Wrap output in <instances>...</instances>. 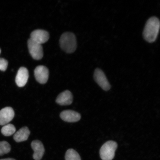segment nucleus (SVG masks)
Listing matches in <instances>:
<instances>
[{
	"label": "nucleus",
	"mask_w": 160,
	"mask_h": 160,
	"mask_svg": "<svg viewBox=\"0 0 160 160\" xmlns=\"http://www.w3.org/2000/svg\"><path fill=\"white\" fill-rule=\"evenodd\" d=\"M160 21L156 17L148 20L143 32V37L146 41L153 43L157 39L160 29Z\"/></svg>",
	"instance_id": "f257e3e1"
},
{
	"label": "nucleus",
	"mask_w": 160,
	"mask_h": 160,
	"mask_svg": "<svg viewBox=\"0 0 160 160\" xmlns=\"http://www.w3.org/2000/svg\"><path fill=\"white\" fill-rule=\"evenodd\" d=\"M60 45L62 49L68 53L75 52L77 48V39L74 34L66 32L60 38Z\"/></svg>",
	"instance_id": "f03ea898"
},
{
	"label": "nucleus",
	"mask_w": 160,
	"mask_h": 160,
	"mask_svg": "<svg viewBox=\"0 0 160 160\" xmlns=\"http://www.w3.org/2000/svg\"><path fill=\"white\" fill-rule=\"evenodd\" d=\"M118 144L113 141H109L104 144L100 150V155L102 160H112L115 157Z\"/></svg>",
	"instance_id": "7ed1b4c3"
},
{
	"label": "nucleus",
	"mask_w": 160,
	"mask_h": 160,
	"mask_svg": "<svg viewBox=\"0 0 160 160\" xmlns=\"http://www.w3.org/2000/svg\"><path fill=\"white\" fill-rule=\"evenodd\" d=\"M28 46L30 55L33 59L39 60L43 58V49L42 45L29 39L28 40Z\"/></svg>",
	"instance_id": "20e7f679"
},
{
	"label": "nucleus",
	"mask_w": 160,
	"mask_h": 160,
	"mask_svg": "<svg viewBox=\"0 0 160 160\" xmlns=\"http://www.w3.org/2000/svg\"><path fill=\"white\" fill-rule=\"evenodd\" d=\"M93 77L96 82L104 91H108L111 88V85L107 77L101 69L98 68L96 69L94 73Z\"/></svg>",
	"instance_id": "39448f33"
},
{
	"label": "nucleus",
	"mask_w": 160,
	"mask_h": 160,
	"mask_svg": "<svg viewBox=\"0 0 160 160\" xmlns=\"http://www.w3.org/2000/svg\"><path fill=\"white\" fill-rule=\"evenodd\" d=\"M34 75L36 79L39 83L44 84L48 79L49 70L45 66H38L35 70Z\"/></svg>",
	"instance_id": "423d86ee"
},
{
	"label": "nucleus",
	"mask_w": 160,
	"mask_h": 160,
	"mask_svg": "<svg viewBox=\"0 0 160 160\" xmlns=\"http://www.w3.org/2000/svg\"><path fill=\"white\" fill-rule=\"evenodd\" d=\"M15 116V112L10 107L4 108L0 111V125L8 124L12 120Z\"/></svg>",
	"instance_id": "0eeeda50"
},
{
	"label": "nucleus",
	"mask_w": 160,
	"mask_h": 160,
	"mask_svg": "<svg viewBox=\"0 0 160 160\" xmlns=\"http://www.w3.org/2000/svg\"><path fill=\"white\" fill-rule=\"evenodd\" d=\"M49 38L48 32L44 30H36L31 34V39L33 41L42 45L48 41Z\"/></svg>",
	"instance_id": "6e6552de"
},
{
	"label": "nucleus",
	"mask_w": 160,
	"mask_h": 160,
	"mask_svg": "<svg viewBox=\"0 0 160 160\" xmlns=\"http://www.w3.org/2000/svg\"><path fill=\"white\" fill-rule=\"evenodd\" d=\"M29 77V73L28 69L25 67L20 68L15 79L16 83L18 87H24L27 82Z\"/></svg>",
	"instance_id": "1a4fd4ad"
},
{
	"label": "nucleus",
	"mask_w": 160,
	"mask_h": 160,
	"mask_svg": "<svg viewBox=\"0 0 160 160\" xmlns=\"http://www.w3.org/2000/svg\"><path fill=\"white\" fill-rule=\"evenodd\" d=\"M31 145L34 151L33 158L35 160H41L45 151L43 143L38 140H35L32 142Z\"/></svg>",
	"instance_id": "9d476101"
},
{
	"label": "nucleus",
	"mask_w": 160,
	"mask_h": 160,
	"mask_svg": "<svg viewBox=\"0 0 160 160\" xmlns=\"http://www.w3.org/2000/svg\"><path fill=\"white\" fill-rule=\"evenodd\" d=\"M60 117L63 121L68 122H76L81 118V115L79 113L72 110L62 112L60 114Z\"/></svg>",
	"instance_id": "9b49d317"
},
{
	"label": "nucleus",
	"mask_w": 160,
	"mask_h": 160,
	"mask_svg": "<svg viewBox=\"0 0 160 160\" xmlns=\"http://www.w3.org/2000/svg\"><path fill=\"white\" fill-rule=\"evenodd\" d=\"M73 98L71 92L67 90L60 93L58 96L56 102L61 105H69L72 103Z\"/></svg>",
	"instance_id": "f8f14e48"
},
{
	"label": "nucleus",
	"mask_w": 160,
	"mask_h": 160,
	"mask_svg": "<svg viewBox=\"0 0 160 160\" xmlns=\"http://www.w3.org/2000/svg\"><path fill=\"white\" fill-rule=\"evenodd\" d=\"M30 134V131L27 127H24L20 129L13 136V139L17 142L27 141Z\"/></svg>",
	"instance_id": "ddd939ff"
},
{
	"label": "nucleus",
	"mask_w": 160,
	"mask_h": 160,
	"mask_svg": "<svg viewBox=\"0 0 160 160\" xmlns=\"http://www.w3.org/2000/svg\"><path fill=\"white\" fill-rule=\"evenodd\" d=\"M16 130V128L14 126L11 124H8L3 126L1 129V131L3 135L8 137L15 133Z\"/></svg>",
	"instance_id": "4468645a"
},
{
	"label": "nucleus",
	"mask_w": 160,
	"mask_h": 160,
	"mask_svg": "<svg viewBox=\"0 0 160 160\" xmlns=\"http://www.w3.org/2000/svg\"><path fill=\"white\" fill-rule=\"evenodd\" d=\"M65 159L66 160H81L79 153L72 149H70L66 152Z\"/></svg>",
	"instance_id": "2eb2a0df"
},
{
	"label": "nucleus",
	"mask_w": 160,
	"mask_h": 160,
	"mask_svg": "<svg viewBox=\"0 0 160 160\" xmlns=\"http://www.w3.org/2000/svg\"><path fill=\"white\" fill-rule=\"evenodd\" d=\"M11 150V146L7 142H0V156L9 153Z\"/></svg>",
	"instance_id": "dca6fc26"
},
{
	"label": "nucleus",
	"mask_w": 160,
	"mask_h": 160,
	"mask_svg": "<svg viewBox=\"0 0 160 160\" xmlns=\"http://www.w3.org/2000/svg\"><path fill=\"white\" fill-rule=\"evenodd\" d=\"M8 62L7 60L3 58H0V70L5 71L7 69Z\"/></svg>",
	"instance_id": "f3484780"
},
{
	"label": "nucleus",
	"mask_w": 160,
	"mask_h": 160,
	"mask_svg": "<svg viewBox=\"0 0 160 160\" xmlns=\"http://www.w3.org/2000/svg\"><path fill=\"white\" fill-rule=\"evenodd\" d=\"M0 160H16L15 159H13V158H9L0 159Z\"/></svg>",
	"instance_id": "a211bd4d"
},
{
	"label": "nucleus",
	"mask_w": 160,
	"mask_h": 160,
	"mask_svg": "<svg viewBox=\"0 0 160 160\" xmlns=\"http://www.w3.org/2000/svg\"><path fill=\"white\" fill-rule=\"evenodd\" d=\"M1 49H0V54H1Z\"/></svg>",
	"instance_id": "6ab92c4d"
}]
</instances>
